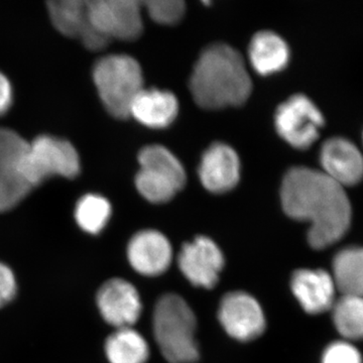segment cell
Returning <instances> with one entry per match:
<instances>
[{
    "instance_id": "obj_8",
    "label": "cell",
    "mask_w": 363,
    "mask_h": 363,
    "mask_svg": "<svg viewBox=\"0 0 363 363\" xmlns=\"http://www.w3.org/2000/svg\"><path fill=\"white\" fill-rule=\"evenodd\" d=\"M87 4L93 26L109 40H133L142 35V2L91 0Z\"/></svg>"
},
{
    "instance_id": "obj_13",
    "label": "cell",
    "mask_w": 363,
    "mask_h": 363,
    "mask_svg": "<svg viewBox=\"0 0 363 363\" xmlns=\"http://www.w3.org/2000/svg\"><path fill=\"white\" fill-rule=\"evenodd\" d=\"M323 172L340 185H355L363 178V156L348 138L333 136L325 140L320 150Z\"/></svg>"
},
{
    "instance_id": "obj_10",
    "label": "cell",
    "mask_w": 363,
    "mask_h": 363,
    "mask_svg": "<svg viewBox=\"0 0 363 363\" xmlns=\"http://www.w3.org/2000/svg\"><path fill=\"white\" fill-rule=\"evenodd\" d=\"M179 267L192 285L212 289L224 267V257L216 243L205 236H198L185 243L179 255Z\"/></svg>"
},
{
    "instance_id": "obj_14",
    "label": "cell",
    "mask_w": 363,
    "mask_h": 363,
    "mask_svg": "<svg viewBox=\"0 0 363 363\" xmlns=\"http://www.w3.org/2000/svg\"><path fill=\"white\" fill-rule=\"evenodd\" d=\"M128 257L136 272L143 276L155 277L169 269L173 250L164 234L156 230H143L131 238Z\"/></svg>"
},
{
    "instance_id": "obj_27",
    "label": "cell",
    "mask_w": 363,
    "mask_h": 363,
    "mask_svg": "<svg viewBox=\"0 0 363 363\" xmlns=\"http://www.w3.org/2000/svg\"><path fill=\"white\" fill-rule=\"evenodd\" d=\"M16 279L11 267L0 262V308L9 304L16 294Z\"/></svg>"
},
{
    "instance_id": "obj_9",
    "label": "cell",
    "mask_w": 363,
    "mask_h": 363,
    "mask_svg": "<svg viewBox=\"0 0 363 363\" xmlns=\"http://www.w3.org/2000/svg\"><path fill=\"white\" fill-rule=\"evenodd\" d=\"M219 321L231 337L250 341L266 330V318L257 300L245 292H231L222 298Z\"/></svg>"
},
{
    "instance_id": "obj_24",
    "label": "cell",
    "mask_w": 363,
    "mask_h": 363,
    "mask_svg": "<svg viewBox=\"0 0 363 363\" xmlns=\"http://www.w3.org/2000/svg\"><path fill=\"white\" fill-rule=\"evenodd\" d=\"M30 143L21 138L16 131L0 128V167L16 169L21 167L28 154Z\"/></svg>"
},
{
    "instance_id": "obj_4",
    "label": "cell",
    "mask_w": 363,
    "mask_h": 363,
    "mask_svg": "<svg viewBox=\"0 0 363 363\" xmlns=\"http://www.w3.org/2000/svg\"><path fill=\"white\" fill-rule=\"evenodd\" d=\"M93 79L107 111L116 118H128L143 90L140 64L130 56L111 55L98 61Z\"/></svg>"
},
{
    "instance_id": "obj_2",
    "label": "cell",
    "mask_w": 363,
    "mask_h": 363,
    "mask_svg": "<svg viewBox=\"0 0 363 363\" xmlns=\"http://www.w3.org/2000/svg\"><path fill=\"white\" fill-rule=\"evenodd\" d=\"M190 90L202 108L240 106L250 97L252 80L240 52L216 44L207 48L196 63Z\"/></svg>"
},
{
    "instance_id": "obj_23",
    "label": "cell",
    "mask_w": 363,
    "mask_h": 363,
    "mask_svg": "<svg viewBox=\"0 0 363 363\" xmlns=\"http://www.w3.org/2000/svg\"><path fill=\"white\" fill-rule=\"evenodd\" d=\"M32 189L20 171L0 167V212L18 205Z\"/></svg>"
},
{
    "instance_id": "obj_18",
    "label": "cell",
    "mask_w": 363,
    "mask_h": 363,
    "mask_svg": "<svg viewBox=\"0 0 363 363\" xmlns=\"http://www.w3.org/2000/svg\"><path fill=\"white\" fill-rule=\"evenodd\" d=\"M290 59V50L285 40L272 32H260L250 45V60L260 75L283 70Z\"/></svg>"
},
{
    "instance_id": "obj_7",
    "label": "cell",
    "mask_w": 363,
    "mask_h": 363,
    "mask_svg": "<svg viewBox=\"0 0 363 363\" xmlns=\"http://www.w3.org/2000/svg\"><path fill=\"white\" fill-rule=\"evenodd\" d=\"M324 117L316 104L303 94L293 95L277 109L274 123L281 138L297 149H308L319 136Z\"/></svg>"
},
{
    "instance_id": "obj_28",
    "label": "cell",
    "mask_w": 363,
    "mask_h": 363,
    "mask_svg": "<svg viewBox=\"0 0 363 363\" xmlns=\"http://www.w3.org/2000/svg\"><path fill=\"white\" fill-rule=\"evenodd\" d=\"M13 101V90L9 79L0 73V116L6 113Z\"/></svg>"
},
{
    "instance_id": "obj_5",
    "label": "cell",
    "mask_w": 363,
    "mask_h": 363,
    "mask_svg": "<svg viewBox=\"0 0 363 363\" xmlns=\"http://www.w3.org/2000/svg\"><path fill=\"white\" fill-rule=\"evenodd\" d=\"M138 161L140 169L135 178L136 188L150 202H168L185 185V169L166 147H145Z\"/></svg>"
},
{
    "instance_id": "obj_16",
    "label": "cell",
    "mask_w": 363,
    "mask_h": 363,
    "mask_svg": "<svg viewBox=\"0 0 363 363\" xmlns=\"http://www.w3.org/2000/svg\"><path fill=\"white\" fill-rule=\"evenodd\" d=\"M291 286L303 309L309 314L328 311L335 303L334 279L322 269H298L293 274Z\"/></svg>"
},
{
    "instance_id": "obj_19",
    "label": "cell",
    "mask_w": 363,
    "mask_h": 363,
    "mask_svg": "<svg viewBox=\"0 0 363 363\" xmlns=\"http://www.w3.org/2000/svg\"><path fill=\"white\" fill-rule=\"evenodd\" d=\"M332 278L342 296L363 297V247H346L335 255Z\"/></svg>"
},
{
    "instance_id": "obj_3",
    "label": "cell",
    "mask_w": 363,
    "mask_h": 363,
    "mask_svg": "<svg viewBox=\"0 0 363 363\" xmlns=\"http://www.w3.org/2000/svg\"><path fill=\"white\" fill-rule=\"evenodd\" d=\"M195 330V314L183 298L167 294L157 301L154 313L155 337L169 363H192L199 358Z\"/></svg>"
},
{
    "instance_id": "obj_20",
    "label": "cell",
    "mask_w": 363,
    "mask_h": 363,
    "mask_svg": "<svg viewBox=\"0 0 363 363\" xmlns=\"http://www.w3.org/2000/svg\"><path fill=\"white\" fill-rule=\"evenodd\" d=\"M105 352L111 363H145L150 355L147 341L131 327L111 334L105 343Z\"/></svg>"
},
{
    "instance_id": "obj_1",
    "label": "cell",
    "mask_w": 363,
    "mask_h": 363,
    "mask_svg": "<svg viewBox=\"0 0 363 363\" xmlns=\"http://www.w3.org/2000/svg\"><path fill=\"white\" fill-rule=\"evenodd\" d=\"M281 200L288 216L310 222L308 240L316 250L337 242L347 233L351 205L343 186L323 171L295 167L284 177Z\"/></svg>"
},
{
    "instance_id": "obj_15",
    "label": "cell",
    "mask_w": 363,
    "mask_h": 363,
    "mask_svg": "<svg viewBox=\"0 0 363 363\" xmlns=\"http://www.w3.org/2000/svg\"><path fill=\"white\" fill-rule=\"evenodd\" d=\"M199 177L210 192L224 193L238 185L240 162L233 147L224 143L212 145L203 155Z\"/></svg>"
},
{
    "instance_id": "obj_26",
    "label": "cell",
    "mask_w": 363,
    "mask_h": 363,
    "mask_svg": "<svg viewBox=\"0 0 363 363\" xmlns=\"http://www.w3.org/2000/svg\"><path fill=\"white\" fill-rule=\"evenodd\" d=\"M322 363H362V358L352 344L337 341L324 351Z\"/></svg>"
},
{
    "instance_id": "obj_21",
    "label": "cell",
    "mask_w": 363,
    "mask_h": 363,
    "mask_svg": "<svg viewBox=\"0 0 363 363\" xmlns=\"http://www.w3.org/2000/svg\"><path fill=\"white\" fill-rule=\"evenodd\" d=\"M332 310L334 324L344 338L363 339V297L342 296L335 301Z\"/></svg>"
},
{
    "instance_id": "obj_17",
    "label": "cell",
    "mask_w": 363,
    "mask_h": 363,
    "mask_svg": "<svg viewBox=\"0 0 363 363\" xmlns=\"http://www.w3.org/2000/svg\"><path fill=\"white\" fill-rule=\"evenodd\" d=\"M178 107L172 93L143 88L131 105L130 116L149 128H164L173 123Z\"/></svg>"
},
{
    "instance_id": "obj_11",
    "label": "cell",
    "mask_w": 363,
    "mask_h": 363,
    "mask_svg": "<svg viewBox=\"0 0 363 363\" xmlns=\"http://www.w3.org/2000/svg\"><path fill=\"white\" fill-rule=\"evenodd\" d=\"M52 25L64 35L79 39L87 49L99 51L109 40L98 32L90 21L87 1L56 0L48 2Z\"/></svg>"
},
{
    "instance_id": "obj_6",
    "label": "cell",
    "mask_w": 363,
    "mask_h": 363,
    "mask_svg": "<svg viewBox=\"0 0 363 363\" xmlns=\"http://www.w3.org/2000/svg\"><path fill=\"white\" fill-rule=\"evenodd\" d=\"M80 172L77 150L67 140L40 135L30 143L21 173L32 187L52 176L74 178Z\"/></svg>"
},
{
    "instance_id": "obj_12",
    "label": "cell",
    "mask_w": 363,
    "mask_h": 363,
    "mask_svg": "<svg viewBox=\"0 0 363 363\" xmlns=\"http://www.w3.org/2000/svg\"><path fill=\"white\" fill-rule=\"evenodd\" d=\"M97 305L105 321L117 329L133 326L142 313L140 294L123 279H109L104 284L98 291Z\"/></svg>"
},
{
    "instance_id": "obj_22",
    "label": "cell",
    "mask_w": 363,
    "mask_h": 363,
    "mask_svg": "<svg viewBox=\"0 0 363 363\" xmlns=\"http://www.w3.org/2000/svg\"><path fill=\"white\" fill-rule=\"evenodd\" d=\"M111 204L99 195L90 194L81 198L75 210L78 225L91 234L102 231L111 218Z\"/></svg>"
},
{
    "instance_id": "obj_25",
    "label": "cell",
    "mask_w": 363,
    "mask_h": 363,
    "mask_svg": "<svg viewBox=\"0 0 363 363\" xmlns=\"http://www.w3.org/2000/svg\"><path fill=\"white\" fill-rule=\"evenodd\" d=\"M143 4L150 18L161 25H175L185 13V4L181 0H150Z\"/></svg>"
}]
</instances>
